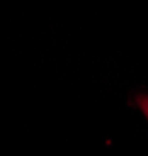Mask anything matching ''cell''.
Here are the masks:
<instances>
[{
	"instance_id": "6da1fadb",
	"label": "cell",
	"mask_w": 148,
	"mask_h": 156,
	"mask_svg": "<svg viewBox=\"0 0 148 156\" xmlns=\"http://www.w3.org/2000/svg\"><path fill=\"white\" fill-rule=\"evenodd\" d=\"M137 105L140 107V110L143 111V115L148 119V96H139L137 98Z\"/></svg>"
}]
</instances>
